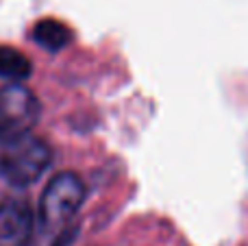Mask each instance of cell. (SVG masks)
<instances>
[{"label": "cell", "mask_w": 248, "mask_h": 246, "mask_svg": "<svg viewBox=\"0 0 248 246\" xmlns=\"http://www.w3.org/2000/svg\"><path fill=\"white\" fill-rule=\"evenodd\" d=\"M52 148L42 138L24 133L2 142L0 148V177L13 187H29L50 168Z\"/></svg>", "instance_id": "cell-1"}, {"label": "cell", "mask_w": 248, "mask_h": 246, "mask_svg": "<svg viewBox=\"0 0 248 246\" xmlns=\"http://www.w3.org/2000/svg\"><path fill=\"white\" fill-rule=\"evenodd\" d=\"M85 183L74 172H59L50 179L39 200V222L48 231H59L85 203Z\"/></svg>", "instance_id": "cell-2"}, {"label": "cell", "mask_w": 248, "mask_h": 246, "mask_svg": "<svg viewBox=\"0 0 248 246\" xmlns=\"http://www.w3.org/2000/svg\"><path fill=\"white\" fill-rule=\"evenodd\" d=\"M39 113V100L29 87L22 83H7L0 87V142L31 133Z\"/></svg>", "instance_id": "cell-3"}, {"label": "cell", "mask_w": 248, "mask_h": 246, "mask_svg": "<svg viewBox=\"0 0 248 246\" xmlns=\"http://www.w3.org/2000/svg\"><path fill=\"white\" fill-rule=\"evenodd\" d=\"M35 233V212L22 199L0 203V246H26Z\"/></svg>", "instance_id": "cell-4"}, {"label": "cell", "mask_w": 248, "mask_h": 246, "mask_svg": "<svg viewBox=\"0 0 248 246\" xmlns=\"http://www.w3.org/2000/svg\"><path fill=\"white\" fill-rule=\"evenodd\" d=\"M33 39L48 52H59L72 42V31H70L68 24L59 20H52V17H46V20H39L33 29Z\"/></svg>", "instance_id": "cell-5"}, {"label": "cell", "mask_w": 248, "mask_h": 246, "mask_svg": "<svg viewBox=\"0 0 248 246\" xmlns=\"http://www.w3.org/2000/svg\"><path fill=\"white\" fill-rule=\"evenodd\" d=\"M33 63L31 59L13 46H0V77L9 83H22L31 77Z\"/></svg>", "instance_id": "cell-6"}]
</instances>
